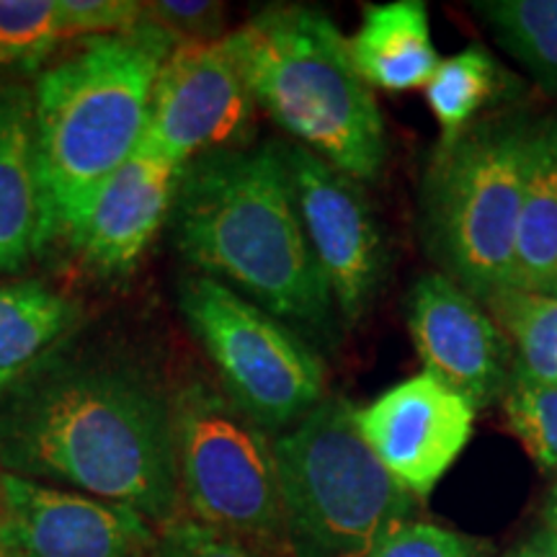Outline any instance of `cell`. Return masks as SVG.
I'll return each instance as SVG.
<instances>
[{"instance_id": "ffe728a7", "label": "cell", "mask_w": 557, "mask_h": 557, "mask_svg": "<svg viewBox=\"0 0 557 557\" xmlns=\"http://www.w3.org/2000/svg\"><path fill=\"white\" fill-rule=\"evenodd\" d=\"M472 11L532 78L557 96V0H480Z\"/></svg>"}, {"instance_id": "4316f807", "label": "cell", "mask_w": 557, "mask_h": 557, "mask_svg": "<svg viewBox=\"0 0 557 557\" xmlns=\"http://www.w3.org/2000/svg\"><path fill=\"white\" fill-rule=\"evenodd\" d=\"M65 37H109L145 21L139 0H60Z\"/></svg>"}, {"instance_id": "f546056e", "label": "cell", "mask_w": 557, "mask_h": 557, "mask_svg": "<svg viewBox=\"0 0 557 557\" xmlns=\"http://www.w3.org/2000/svg\"><path fill=\"white\" fill-rule=\"evenodd\" d=\"M0 557H13L11 553H9V549H5L3 545H0Z\"/></svg>"}, {"instance_id": "6da1fadb", "label": "cell", "mask_w": 557, "mask_h": 557, "mask_svg": "<svg viewBox=\"0 0 557 557\" xmlns=\"http://www.w3.org/2000/svg\"><path fill=\"white\" fill-rule=\"evenodd\" d=\"M0 468L160 529L181 513L171 393L137 361L54 351L0 398Z\"/></svg>"}, {"instance_id": "5bb4252c", "label": "cell", "mask_w": 557, "mask_h": 557, "mask_svg": "<svg viewBox=\"0 0 557 557\" xmlns=\"http://www.w3.org/2000/svg\"><path fill=\"white\" fill-rule=\"evenodd\" d=\"M181 171L184 165L143 139L96 189L78 225L67 233L83 263L103 276H122L135 269L171 218Z\"/></svg>"}, {"instance_id": "277c9868", "label": "cell", "mask_w": 557, "mask_h": 557, "mask_svg": "<svg viewBox=\"0 0 557 557\" xmlns=\"http://www.w3.org/2000/svg\"><path fill=\"white\" fill-rule=\"evenodd\" d=\"M225 39L256 107L292 143L359 184L380 176L387 160L385 120L329 13L269 5Z\"/></svg>"}, {"instance_id": "cb8c5ba5", "label": "cell", "mask_w": 557, "mask_h": 557, "mask_svg": "<svg viewBox=\"0 0 557 557\" xmlns=\"http://www.w3.org/2000/svg\"><path fill=\"white\" fill-rule=\"evenodd\" d=\"M145 21L176 45H212L227 37V5L218 0H152L143 3Z\"/></svg>"}, {"instance_id": "e0dca14e", "label": "cell", "mask_w": 557, "mask_h": 557, "mask_svg": "<svg viewBox=\"0 0 557 557\" xmlns=\"http://www.w3.org/2000/svg\"><path fill=\"white\" fill-rule=\"evenodd\" d=\"M513 287L557 299V120L534 122L532 129Z\"/></svg>"}, {"instance_id": "83f0119b", "label": "cell", "mask_w": 557, "mask_h": 557, "mask_svg": "<svg viewBox=\"0 0 557 557\" xmlns=\"http://www.w3.org/2000/svg\"><path fill=\"white\" fill-rule=\"evenodd\" d=\"M511 557H557V534L540 529Z\"/></svg>"}, {"instance_id": "7a4b0ae2", "label": "cell", "mask_w": 557, "mask_h": 557, "mask_svg": "<svg viewBox=\"0 0 557 557\" xmlns=\"http://www.w3.org/2000/svg\"><path fill=\"white\" fill-rule=\"evenodd\" d=\"M169 220L194 271L287 325L331 336L336 302L305 238L282 143L189 160Z\"/></svg>"}, {"instance_id": "2e32d148", "label": "cell", "mask_w": 557, "mask_h": 557, "mask_svg": "<svg viewBox=\"0 0 557 557\" xmlns=\"http://www.w3.org/2000/svg\"><path fill=\"white\" fill-rule=\"evenodd\" d=\"M348 52L361 81L387 94L426 88L442 62L423 0L364 5L359 29L348 39Z\"/></svg>"}, {"instance_id": "8fae6325", "label": "cell", "mask_w": 557, "mask_h": 557, "mask_svg": "<svg viewBox=\"0 0 557 557\" xmlns=\"http://www.w3.org/2000/svg\"><path fill=\"white\" fill-rule=\"evenodd\" d=\"M158 532L127 506L0 475V545L13 557H152Z\"/></svg>"}, {"instance_id": "44dd1931", "label": "cell", "mask_w": 557, "mask_h": 557, "mask_svg": "<svg viewBox=\"0 0 557 557\" xmlns=\"http://www.w3.org/2000/svg\"><path fill=\"white\" fill-rule=\"evenodd\" d=\"M483 308L511 341L521 372L557 382V299L508 287Z\"/></svg>"}, {"instance_id": "9a60e30c", "label": "cell", "mask_w": 557, "mask_h": 557, "mask_svg": "<svg viewBox=\"0 0 557 557\" xmlns=\"http://www.w3.org/2000/svg\"><path fill=\"white\" fill-rule=\"evenodd\" d=\"M58 235L41 173L34 96L29 88L0 86V271H16Z\"/></svg>"}, {"instance_id": "ba28073f", "label": "cell", "mask_w": 557, "mask_h": 557, "mask_svg": "<svg viewBox=\"0 0 557 557\" xmlns=\"http://www.w3.org/2000/svg\"><path fill=\"white\" fill-rule=\"evenodd\" d=\"M178 310L212 361L214 377L261 429L295 426L325 395V369L292 325L218 278L181 276Z\"/></svg>"}, {"instance_id": "484cf974", "label": "cell", "mask_w": 557, "mask_h": 557, "mask_svg": "<svg viewBox=\"0 0 557 557\" xmlns=\"http://www.w3.org/2000/svg\"><path fill=\"white\" fill-rule=\"evenodd\" d=\"M152 557H267L259 549L248 547L246 542L230 537V534L220 532L201 524L189 513L181 511L173 517L169 524L158 529L156 549Z\"/></svg>"}, {"instance_id": "7c38bea8", "label": "cell", "mask_w": 557, "mask_h": 557, "mask_svg": "<svg viewBox=\"0 0 557 557\" xmlns=\"http://www.w3.org/2000/svg\"><path fill=\"white\" fill-rule=\"evenodd\" d=\"M462 395L421 372L354 410L359 434L413 498H426L457 462L475 431Z\"/></svg>"}, {"instance_id": "5b68a950", "label": "cell", "mask_w": 557, "mask_h": 557, "mask_svg": "<svg viewBox=\"0 0 557 557\" xmlns=\"http://www.w3.org/2000/svg\"><path fill=\"white\" fill-rule=\"evenodd\" d=\"M354 410L333 395L274 438L292 557H369L408 524L416 498L367 447Z\"/></svg>"}, {"instance_id": "52a82bcc", "label": "cell", "mask_w": 557, "mask_h": 557, "mask_svg": "<svg viewBox=\"0 0 557 557\" xmlns=\"http://www.w3.org/2000/svg\"><path fill=\"white\" fill-rule=\"evenodd\" d=\"M171 421L186 513L267 557H292L269 431L201 372L171 389Z\"/></svg>"}, {"instance_id": "d4e9b609", "label": "cell", "mask_w": 557, "mask_h": 557, "mask_svg": "<svg viewBox=\"0 0 557 557\" xmlns=\"http://www.w3.org/2000/svg\"><path fill=\"white\" fill-rule=\"evenodd\" d=\"M487 553L491 545L483 540L429 521H408L369 557H487Z\"/></svg>"}, {"instance_id": "7402d4cb", "label": "cell", "mask_w": 557, "mask_h": 557, "mask_svg": "<svg viewBox=\"0 0 557 557\" xmlns=\"http://www.w3.org/2000/svg\"><path fill=\"white\" fill-rule=\"evenodd\" d=\"M65 37L60 0H0V65L37 70Z\"/></svg>"}, {"instance_id": "8992f818", "label": "cell", "mask_w": 557, "mask_h": 557, "mask_svg": "<svg viewBox=\"0 0 557 557\" xmlns=\"http://www.w3.org/2000/svg\"><path fill=\"white\" fill-rule=\"evenodd\" d=\"M534 122L491 116L438 143L421 189L423 243L438 271L480 305L513 287V246Z\"/></svg>"}, {"instance_id": "9c48e42d", "label": "cell", "mask_w": 557, "mask_h": 557, "mask_svg": "<svg viewBox=\"0 0 557 557\" xmlns=\"http://www.w3.org/2000/svg\"><path fill=\"white\" fill-rule=\"evenodd\" d=\"M305 238L348 325L359 323L385 282L387 246L359 181L297 143H282Z\"/></svg>"}, {"instance_id": "3957f363", "label": "cell", "mask_w": 557, "mask_h": 557, "mask_svg": "<svg viewBox=\"0 0 557 557\" xmlns=\"http://www.w3.org/2000/svg\"><path fill=\"white\" fill-rule=\"evenodd\" d=\"M176 41L150 21L88 37L41 70L34 127L60 238L78 225L96 189L143 143L152 86Z\"/></svg>"}, {"instance_id": "ac0fdd59", "label": "cell", "mask_w": 557, "mask_h": 557, "mask_svg": "<svg viewBox=\"0 0 557 557\" xmlns=\"http://www.w3.org/2000/svg\"><path fill=\"white\" fill-rule=\"evenodd\" d=\"M78 323V305L45 282L0 287V398L47 361Z\"/></svg>"}, {"instance_id": "4fadbf2b", "label": "cell", "mask_w": 557, "mask_h": 557, "mask_svg": "<svg viewBox=\"0 0 557 557\" xmlns=\"http://www.w3.org/2000/svg\"><path fill=\"white\" fill-rule=\"evenodd\" d=\"M408 331L423 372L442 380L472 408L504 398L517 369L511 341L483 305L442 271L423 274L410 287Z\"/></svg>"}, {"instance_id": "f1b7e54d", "label": "cell", "mask_w": 557, "mask_h": 557, "mask_svg": "<svg viewBox=\"0 0 557 557\" xmlns=\"http://www.w3.org/2000/svg\"><path fill=\"white\" fill-rule=\"evenodd\" d=\"M545 529H549V532L557 534V480L553 485V491H549L547 496V504H545Z\"/></svg>"}, {"instance_id": "d6986e66", "label": "cell", "mask_w": 557, "mask_h": 557, "mask_svg": "<svg viewBox=\"0 0 557 557\" xmlns=\"http://www.w3.org/2000/svg\"><path fill=\"white\" fill-rule=\"evenodd\" d=\"M504 90V70L485 47L470 45L438 62L423 88L426 103L442 129V143H451L478 122V114Z\"/></svg>"}, {"instance_id": "603a6c76", "label": "cell", "mask_w": 557, "mask_h": 557, "mask_svg": "<svg viewBox=\"0 0 557 557\" xmlns=\"http://www.w3.org/2000/svg\"><path fill=\"white\" fill-rule=\"evenodd\" d=\"M508 429L524 444L529 457L545 470H557V382L513 369L504 398Z\"/></svg>"}, {"instance_id": "30bf717a", "label": "cell", "mask_w": 557, "mask_h": 557, "mask_svg": "<svg viewBox=\"0 0 557 557\" xmlns=\"http://www.w3.org/2000/svg\"><path fill=\"white\" fill-rule=\"evenodd\" d=\"M256 111L227 39L176 45L158 70L143 139L186 165L209 152L250 148Z\"/></svg>"}]
</instances>
